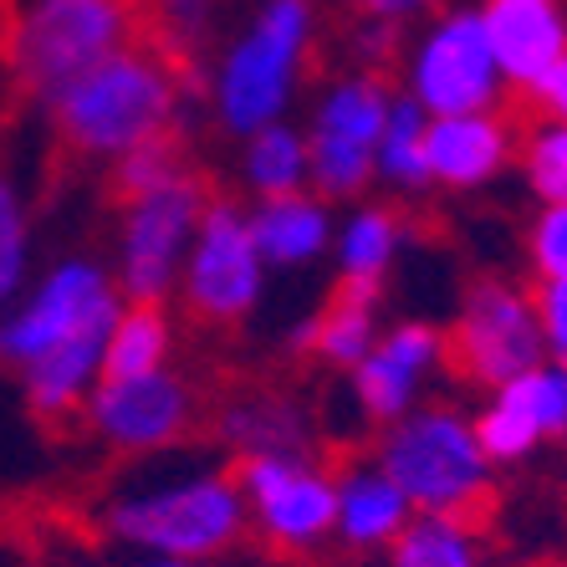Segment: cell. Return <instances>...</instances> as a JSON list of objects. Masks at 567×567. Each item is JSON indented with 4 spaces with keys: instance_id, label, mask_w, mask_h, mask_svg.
I'll return each mask as SVG.
<instances>
[{
    "instance_id": "1",
    "label": "cell",
    "mask_w": 567,
    "mask_h": 567,
    "mask_svg": "<svg viewBox=\"0 0 567 567\" xmlns=\"http://www.w3.org/2000/svg\"><path fill=\"white\" fill-rule=\"evenodd\" d=\"M185 62L154 41H133L93 66L56 97V154L62 158H123L128 148L164 138L179 97Z\"/></svg>"
},
{
    "instance_id": "2",
    "label": "cell",
    "mask_w": 567,
    "mask_h": 567,
    "mask_svg": "<svg viewBox=\"0 0 567 567\" xmlns=\"http://www.w3.org/2000/svg\"><path fill=\"white\" fill-rule=\"evenodd\" d=\"M379 471L404 491V502L424 516H450L465 532L491 527L496 491L475 430L450 410H420L399 420L379 445Z\"/></svg>"
},
{
    "instance_id": "3",
    "label": "cell",
    "mask_w": 567,
    "mask_h": 567,
    "mask_svg": "<svg viewBox=\"0 0 567 567\" xmlns=\"http://www.w3.org/2000/svg\"><path fill=\"white\" fill-rule=\"evenodd\" d=\"M138 41V0H31L16 21L6 62L31 103L56 97L93 66Z\"/></svg>"
},
{
    "instance_id": "4",
    "label": "cell",
    "mask_w": 567,
    "mask_h": 567,
    "mask_svg": "<svg viewBox=\"0 0 567 567\" xmlns=\"http://www.w3.org/2000/svg\"><path fill=\"white\" fill-rule=\"evenodd\" d=\"M107 527L123 542H138V547H154L164 557L195 563V557L225 553L240 537L246 502H240V486L230 481V471L189 475V481H174V486L128 496L123 506H113Z\"/></svg>"
},
{
    "instance_id": "5",
    "label": "cell",
    "mask_w": 567,
    "mask_h": 567,
    "mask_svg": "<svg viewBox=\"0 0 567 567\" xmlns=\"http://www.w3.org/2000/svg\"><path fill=\"white\" fill-rule=\"evenodd\" d=\"M542 353H547V338H542L532 297L496 277L465 291L455 328L440 338V363L461 383H481V389H502L542 369Z\"/></svg>"
},
{
    "instance_id": "6",
    "label": "cell",
    "mask_w": 567,
    "mask_h": 567,
    "mask_svg": "<svg viewBox=\"0 0 567 567\" xmlns=\"http://www.w3.org/2000/svg\"><path fill=\"white\" fill-rule=\"evenodd\" d=\"M312 41V11L302 0H271L236 52L220 66V118L225 128L256 133L281 118L291 87H297V66Z\"/></svg>"
},
{
    "instance_id": "7",
    "label": "cell",
    "mask_w": 567,
    "mask_h": 567,
    "mask_svg": "<svg viewBox=\"0 0 567 567\" xmlns=\"http://www.w3.org/2000/svg\"><path fill=\"white\" fill-rule=\"evenodd\" d=\"M261 297V251L251 220H240L230 199H215L195 230L185 266V312L199 328H236Z\"/></svg>"
},
{
    "instance_id": "8",
    "label": "cell",
    "mask_w": 567,
    "mask_h": 567,
    "mask_svg": "<svg viewBox=\"0 0 567 567\" xmlns=\"http://www.w3.org/2000/svg\"><path fill=\"white\" fill-rule=\"evenodd\" d=\"M205 179L195 169L174 185L133 199L123 220V291L133 302H158L174 287V271L185 261V246L205 220Z\"/></svg>"
},
{
    "instance_id": "9",
    "label": "cell",
    "mask_w": 567,
    "mask_h": 567,
    "mask_svg": "<svg viewBox=\"0 0 567 567\" xmlns=\"http://www.w3.org/2000/svg\"><path fill=\"white\" fill-rule=\"evenodd\" d=\"M230 481L240 486V496H251L256 527L281 553H297L338 527V475L332 471L281 461V455H240L230 465Z\"/></svg>"
},
{
    "instance_id": "10",
    "label": "cell",
    "mask_w": 567,
    "mask_h": 567,
    "mask_svg": "<svg viewBox=\"0 0 567 567\" xmlns=\"http://www.w3.org/2000/svg\"><path fill=\"white\" fill-rule=\"evenodd\" d=\"M496 87H502V66L491 52L486 21L445 16L414 56V103L435 118H455L496 103Z\"/></svg>"
},
{
    "instance_id": "11",
    "label": "cell",
    "mask_w": 567,
    "mask_h": 567,
    "mask_svg": "<svg viewBox=\"0 0 567 567\" xmlns=\"http://www.w3.org/2000/svg\"><path fill=\"white\" fill-rule=\"evenodd\" d=\"M93 430L118 450H169L195 435L199 404L174 373H144V379H103L87 404Z\"/></svg>"
},
{
    "instance_id": "12",
    "label": "cell",
    "mask_w": 567,
    "mask_h": 567,
    "mask_svg": "<svg viewBox=\"0 0 567 567\" xmlns=\"http://www.w3.org/2000/svg\"><path fill=\"white\" fill-rule=\"evenodd\" d=\"M118 312H123L118 297H107L103 307H93L78 328L66 332L62 343H52L41 358L27 363V404L37 414V424L66 430V424L82 420V394H87V383L103 369V348Z\"/></svg>"
},
{
    "instance_id": "13",
    "label": "cell",
    "mask_w": 567,
    "mask_h": 567,
    "mask_svg": "<svg viewBox=\"0 0 567 567\" xmlns=\"http://www.w3.org/2000/svg\"><path fill=\"white\" fill-rule=\"evenodd\" d=\"M107 297H113V287L103 281L97 266L72 261V266H62V271H52L47 287L37 291V302L16 317V322L0 328V358L27 369L31 358H41L52 343H62L66 332L78 328L93 307H103Z\"/></svg>"
},
{
    "instance_id": "14",
    "label": "cell",
    "mask_w": 567,
    "mask_h": 567,
    "mask_svg": "<svg viewBox=\"0 0 567 567\" xmlns=\"http://www.w3.org/2000/svg\"><path fill=\"white\" fill-rule=\"evenodd\" d=\"M481 21H486L496 66L512 87H532L567 52V27L557 0H486Z\"/></svg>"
},
{
    "instance_id": "15",
    "label": "cell",
    "mask_w": 567,
    "mask_h": 567,
    "mask_svg": "<svg viewBox=\"0 0 567 567\" xmlns=\"http://www.w3.org/2000/svg\"><path fill=\"white\" fill-rule=\"evenodd\" d=\"M512 144H516L512 118L455 113V118H435L424 128V164H430L435 185L471 189V185H486L491 174L502 169Z\"/></svg>"
},
{
    "instance_id": "16",
    "label": "cell",
    "mask_w": 567,
    "mask_h": 567,
    "mask_svg": "<svg viewBox=\"0 0 567 567\" xmlns=\"http://www.w3.org/2000/svg\"><path fill=\"white\" fill-rule=\"evenodd\" d=\"M440 358V332L430 322H404L373 348L363 363L353 369L358 404L369 410V420H399L410 410V394L420 373Z\"/></svg>"
},
{
    "instance_id": "17",
    "label": "cell",
    "mask_w": 567,
    "mask_h": 567,
    "mask_svg": "<svg viewBox=\"0 0 567 567\" xmlns=\"http://www.w3.org/2000/svg\"><path fill=\"white\" fill-rule=\"evenodd\" d=\"M373 307H379V281L343 277L332 287L328 302H322V312L307 322L302 343H312V353L322 363L358 369L373 353Z\"/></svg>"
},
{
    "instance_id": "18",
    "label": "cell",
    "mask_w": 567,
    "mask_h": 567,
    "mask_svg": "<svg viewBox=\"0 0 567 567\" xmlns=\"http://www.w3.org/2000/svg\"><path fill=\"white\" fill-rule=\"evenodd\" d=\"M410 522L404 491L383 471H343L338 475V527L353 547H379L394 542Z\"/></svg>"
},
{
    "instance_id": "19",
    "label": "cell",
    "mask_w": 567,
    "mask_h": 567,
    "mask_svg": "<svg viewBox=\"0 0 567 567\" xmlns=\"http://www.w3.org/2000/svg\"><path fill=\"white\" fill-rule=\"evenodd\" d=\"M251 236H256L261 261L297 266V261H312L328 246V215H322V205L312 195L297 189V195L261 199V210L251 220Z\"/></svg>"
},
{
    "instance_id": "20",
    "label": "cell",
    "mask_w": 567,
    "mask_h": 567,
    "mask_svg": "<svg viewBox=\"0 0 567 567\" xmlns=\"http://www.w3.org/2000/svg\"><path fill=\"white\" fill-rule=\"evenodd\" d=\"M389 107H394V97H389L383 78L379 72H363V78L338 82V87L322 97L312 133H328V138H343V144H358V148H373V154H379Z\"/></svg>"
},
{
    "instance_id": "21",
    "label": "cell",
    "mask_w": 567,
    "mask_h": 567,
    "mask_svg": "<svg viewBox=\"0 0 567 567\" xmlns=\"http://www.w3.org/2000/svg\"><path fill=\"white\" fill-rule=\"evenodd\" d=\"M532 373H537V369H532ZM532 373L502 383L496 404H491V410L471 424L475 445H481V455H486V461H516V455H527V450L542 440L537 383H532Z\"/></svg>"
},
{
    "instance_id": "22",
    "label": "cell",
    "mask_w": 567,
    "mask_h": 567,
    "mask_svg": "<svg viewBox=\"0 0 567 567\" xmlns=\"http://www.w3.org/2000/svg\"><path fill=\"white\" fill-rule=\"evenodd\" d=\"M164 353H169V322H164L158 302H133L123 307L113 332H107L97 379H144V373H158Z\"/></svg>"
},
{
    "instance_id": "23",
    "label": "cell",
    "mask_w": 567,
    "mask_h": 567,
    "mask_svg": "<svg viewBox=\"0 0 567 567\" xmlns=\"http://www.w3.org/2000/svg\"><path fill=\"white\" fill-rule=\"evenodd\" d=\"M225 430L246 455H281V461H302L307 430L302 414L281 404V399H261V404H236L225 414Z\"/></svg>"
},
{
    "instance_id": "24",
    "label": "cell",
    "mask_w": 567,
    "mask_h": 567,
    "mask_svg": "<svg viewBox=\"0 0 567 567\" xmlns=\"http://www.w3.org/2000/svg\"><path fill=\"white\" fill-rule=\"evenodd\" d=\"M246 179L256 185L261 199L277 195H297L307 179V144L287 123H266L251 133V148H246Z\"/></svg>"
},
{
    "instance_id": "25",
    "label": "cell",
    "mask_w": 567,
    "mask_h": 567,
    "mask_svg": "<svg viewBox=\"0 0 567 567\" xmlns=\"http://www.w3.org/2000/svg\"><path fill=\"white\" fill-rule=\"evenodd\" d=\"M179 174H189V154L174 133H164V138H148V144L128 148V154L113 164V174H107V199L133 205V199H144V195H154V189L174 185Z\"/></svg>"
},
{
    "instance_id": "26",
    "label": "cell",
    "mask_w": 567,
    "mask_h": 567,
    "mask_svg": "<svg viewBox=\"0 0 567 567\" xmlns=\"http://www.w3.org/2000/svg\"><path fill=\"white\" fill-rule=\"evenodd\" d=\"M475 532H465L450 516H420L404 522L389 547H394V567H475Z\"/></svg>"
},
{
    "instance_id": "27",
    "label": "cell",
    "mask_w": 567,
    "mask_h": 567,
    "mask_svg": "<svg viewBox=\"0 0 567 567\" xmlns=\"http://www.w3.org/2000/svg\"><path fill=\"white\" fill-rule=\"evenodd\" d=\"M424 107L420 103H394L389 107V123H383L379 138V164L383 174L394 179L399 189H424L430 185V164H424Z\"/></svg>"
},
{
    "instance_id": "28",
    "label": "cell",
    "mask_w": 567,
    "mask_h": 567,
    "mask_svg": "<svg viewBox=\"0 0 567 567\" xmlns=\"http://www.w3.org/2000/svg\"><path fill=\"white\" fill-rule=\"evenodd\" d=\"M307 174H312V185L328 199H353L373 174V148L312 133V138H307Z\"/></svg>"
},
{
    "instance_id": "29",
    "label": "cell",
    "mask_w": 567,
    "mask_h": 567,
    "mask_svg": "<svg viewBox=\"0 0 567 567\" xmlns=\"http://www.w3.org/2000/svg\"><path fill=\"white\" fill-rule=\"evenodd\" d=\"M399 210H363L343 236V277H369L379 281L383 266L394 261V246H399Z\"/></svg>"
},
{
    "instance_id": "30",
    "label": "cell",
    "mask_w": 567,
    "mask_h": 567,
    "mask_svg": "<svg viewBox=\"0 0 567 567\" xmlns=\"http://www.w3.org/2000/svg\"><path fill=\"white\" fill-rule=\"evenodd\" d=\"M527 185L547 205H567V128H527L522 138Z\"/></svg>"
},
{
    "instance_id": "31",
    "label": "cell",
    "mask_w": 567,
    "mask_h": 567,
    "mask_svg": "<svg viewBox=\"0 0 567 567\" xmlns=\"http://www.w3.org/2000/svg\"><path fill=\"white\" fill-rule=\"evenodd\" d=\"M512 123H557V128H567V52L557 56L547 72H542L532 87H516L512 97V113H506Z\"/></svg>"
},
{
    "instance_id": "32",
    "label": "cell",
    "mask_w": 567,
    "mask_h": 567,
    "mask_svg": "<svg viewBox=\"0 0 567 567\" xmlns=\"http://www.w3.org/2000/svg\"><path fill=\"white\" fill-rule=\"evenodd\" d=\"M27 271V215L16 199L11 179L0 174V297H11Z\"/></svg>"
},
{
    "instance_id": "33",
    "label": "cell",
    "mask_w": 567,
    "mask_h": 567,
    "mask_svg": "<svg viewBox=\"0 0 567 567\" xmlns=\"http://www.w3.org/2000/svg\"><path fill=\"white\" fill-rule=\"evenodd\" d=\"M532 266L542 281H567V205H547L532 225Z\"/></svg>"
},
{
    "instance_id": "34",
    "label": "cell",
    "mask_w": 567,
    "mask_h": 567,
    "mask_svg": "<svg viewBox=\"0 0 567 567\" xmlns=\"http://www.w3.org/2000/svg\"><path fill=\"white\" fill-rule=\"evenodd\" d=\"M532 307H537L542 338H547V348H553L557 369H567V281H542L537 297H532Z\"/></svg>"
},
{
    "instance_id": "35",
    "label": "cell",
    "mask_w": 567,
    "mask_h": 567,
    "mask_svg": "<svg viewBox=\"0 0 567 567\" xmlns=\"http://www.w3.org/2000/svg\"><path fill=\"white\" fill-rule=\"evenodd\" d=\"M537 414H542V435H563L567 430V369H537Z\"/></svg>"
},
{
    "instance_id": "36",
    "label": "cell",
    "mask_w": 567,
    "mask_h": 567,
    "mask_svg": "<svg viewBox=\"0 0 567 567\" xmlns=\"http://www.w3.org/2000/svg\"><path fill=\"white\" fill-rule=\"evenodd\" d=\"M430 0H358V11L373 16V21H404V16L424 11Z\"/></svg>"
},
{
    "instance_id": "37",
    "label": "cell",
    "mask_w": 567,
    "mask_h": 567,
    "mask_svg": "<svg viewBox=\"0 0 567 567\" xmlns=\"http://www.w3.org/2000/svg\"><path fill=\"white\" fill-rule=\"evenodd\" d=\"M144 567H195V563H179V557H158V563H144Z\"/></svg>"
},
{
    "instance_id": "38",
    "label": "cell",
    "mask_w": 567,
    "mask_h": 567,
    "mask_svg": "<svg viewBox=\"0 0 567 567\" xmlns=\"http://www.w3.org/2000/svg\"><path fill=\"white\" fill-rule=\"evenodd\" d=\"M563 567H567V563H563Z\"/></svg>"
}]
</instances>
